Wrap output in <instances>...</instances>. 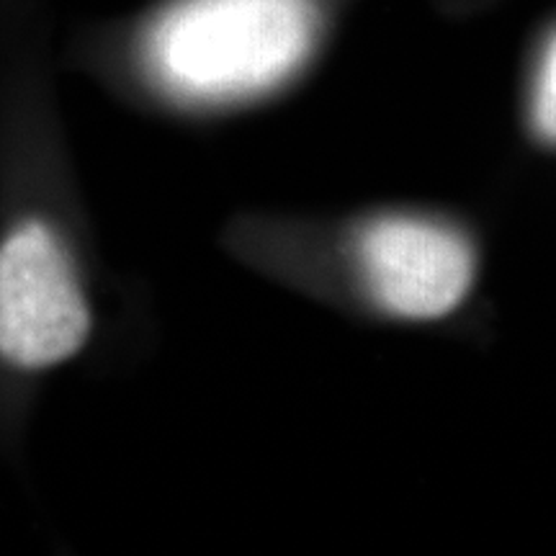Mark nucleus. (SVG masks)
<instances>
[{
	"label": "nucleus",
	"instance_id": "2",
	"mask_svg": "<svg viewBox=\"0 0 556 556\" xmlns=\"http://www.w3.org/2000/svg\"><path fill=\"white\" fill-rule=\"evenodd\" d=\"M88 328L65 248L45 222H24L0 245V356L21 368L54 366L80 351Z\"/></svg>",
	"mask_w": 556,
	"mask_h": 556
},
{
	"label": "nucleus",
	"instance_id": "4",
	"mask_svg": "<svg viewBox=\"0 0 556 556\" xmlns=\"http://www.w3.org/2000/svg\"><path fill=\"white\" fill-rule=\"evenodd\" d=\"M531 122L541 139L556 144V31L548 34L544 41L536 73H533Z\"/></svg>",
	"mask_w": 556,
	"mask_h": 556
},
{
	"label": "nucleus",
	"instance_id": "1",
	"mask_svg": "<svg viewBox=\"0 0 556 556\" xmlns=\"http://www.w3.org/2000/svg\"><path fill=\"white\" fill-rule=\"evenodd\" d=\"M315 39V0H173L150 24L142 54L165 96L212 109L281 88Z\"/></svg>",
	"mask_w": 556,
	"mask_h": 556
},
{
	"label": "nucleus",
	"instance_id": "3",
	"mask_svg": "<svg viewBox=\"0 0 556 556\" xmlns=\"http://www.w3.org/2000/svg\"><path fill=\"white\" fill-rule=\"evenodd\" d=\"M356 263L368 296L392 317L413 323L451 315L477 276L467 235L420 214L366 222L356 240Z\"/></svg>",
	"mask_w": 556,
	"mask_h": 556
}]
</instances>
